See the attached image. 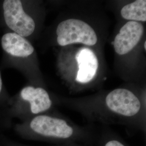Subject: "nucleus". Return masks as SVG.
<instances>
[{
  "label": "nucleus",
  "mask_w": 146,
  "mask_h": 146,
  "mask_svg": "<svg viewBox=\"0 0 146 146\" xmlns=\"http://www.w3.org/2000/svg\"><path fill=\"white\" fill-rule=\"evenodd\" d=\"M21 138L54 145L79 143L94 146L97 132L89 127H80L61 117L40 114L14 127Z\"/></svg>",
  "instance_id": "1"
},
{
  "label": "nucleus",
  "mask_w": 146,
  "mask_h": 146,
  "mask_svg": "<svg viewBox=\"0 0 146 146\" xmlns=\"http://www.w3.org/2000/svg\"><path fill=\"white\" fill-rule=\"evenodd\" d=\"M57 41L61 46L81 43L94 46L98 41L96 34L92 27L78 19H68L59 23L56 29Z\"/></svg>",
  "instance_id": "2"
},
{
  "label": "nucleus",
  "mask_w": 146,
  "mask_h": 146,
  "mask_svg": "<svg viewBox=\"0 0 146 146\" xmlns=\"http://www.w3.org/2000/svg\"><path fill=\"white\" fill-rule=\"evenodd\" d=\"M3 9L6 25L15 33L23 37L33 33L35 22L23 10L21 1L5 0Z\"/></svg>",
  "instance_id": "3"
},
{
  "label": "nucleus",
  "mask_w": 146,
  "mask_h": 146,
  "mask_svg": "<svg viewBox=\"0 0 146 146\" xmlns=\"http://www.w3.org/2000/svg\"><path fill=\"white\" fill-rule=\"evenodd\" d=\"M143 32L144 27L141 23L127 22L115 37L114 48L116 52L122 55L130 52L140 41Z\"/></svg>",
  "instance_id": "4"
},
{
  "label": "nucleus",
  "mask_w": 146,
  "mask_h": 146,
  "mask_svg": "<svg viewBox=\"0 0 146 146\" xmlns=\"http://www.w3.org/2000/svg\"><path fill=\"white\" fill-rule=\"evenodd\" d=\"M20 99L21 102L27 104L28 111L33 117L46 112L52 107V100L49 94L40 87H25L21 90Z\"/></svg>",
  "instance_id": "5"
},
{
  "label": "nucleus",
  "mask_w": 146,
  "mask_h": 146,
  "mask_svg": "<svg viewBox=\"0 0 146 146\" xmlns=\"http://www.w3.org/2000/svg\"><path fill=\"white\" fill-rule=\"evenodd\" d=\"M75 58L78 68L76 81L84 84L92 81L96 74L99 66L96 55L90 49L84 48L78 50Z\"/></svg>",
  "instance_id": "6"
},
{
  "label": "nucleus",
  "mask_w": 146,
  "mask_h": 146,
  "mask_svg": "<svg viewBox=\"0 0 146 146\" xmlns=\"http://www.w3.org/2000/svg\"><path fill=\"white\" fill-rule=\"evenodd\" d=\"M1 44L5 52L15 57L26 58L34 51L30 42L15 33L5 34L2 37Z\"/></svg>",
  "instance_id": "7"
},
{
  "label": "nucleus",
  "mask_w": 146,
  "mask_h": 146,
  "mask_svg": "<svg viewBox=\"0 0 146 146\" xmlns=\"http://www.w3.org/2000/svg\"><path fill=\"white\" fill-rule=\"evenodd\" d=\"M122 17L130 21H146V1L137 0L124 6L121 11Z\"/></svg>",
  "instance_id": "8"
},
{
  "label": "nucleus",
  "mask_w": 146,
  "mask_h": 146,
  "mask_svg": "<svg viewBox=\"0 0 146 146\" xmlns=\"http://www.w3.org/2000/svg\"><path fill=\"white\" fill-rule=\"evenodd\" d=\"M94 146H131L116 132L106 129L97 132Z\"/></svg>",
  "instance_id": "9"
},
{
  "label": "nucleus",
  "mask_w": 146,
  "mask_h": 146,
  "mask_svg": "<svg viewBox=\"0 0 146 146\" xmlns=\"http://www.w3.org/2000/svg\"><path fill=\"white\" fill-rule=\"evenodd\" d=\"M0 146H33L28 145L11 140L7 136L0 134ZM50 146H86L79 143H69L63 145H54Z\"/></svg>",
  "instance_id": "10"
},
{
  "label": "nucleus",
  "mask_w": 146,
  "mask_h": 146,
  "mask_svg": "<svg viewBox=\"0 0 146 146\" xmlns=\"http://www.w3.org/2000/svg\"><path fill=\"white\" fill-rule=\"evenodd\" d=\"M2 78H1V75L0 73V95L2 92Z\"/></svg>",
  "instance_id": "11"
},
{
  "label": "nucleus",
  "mask_w": 146,
  "mask_h": 146,
  "mask_svg": "<svg viewBox=\"0 0 146 146\" xmlns=\"http://www.w3.org/2000/svg\"><path fill=\"white\" fill-rule=\"evenodd\" d=\"M144 48H145V49L146 50V41L145 42V43H144Z\"/></svg>",
  "instance_id": "12"
}]
</instances>
